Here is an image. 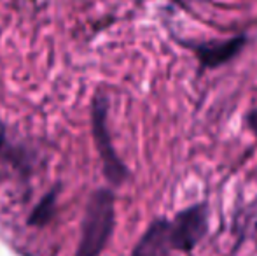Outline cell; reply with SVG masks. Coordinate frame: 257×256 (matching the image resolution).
I'll return each mask as SVG.
<instances>
[{
  "instance_id": "cell-1",
  "label": "cell",
  "mask_w": 257,
  "mask_h": 256,
  "mask_svg": "<svg viewBox=\"0 0 257 256\" xmlns=\"http://www.w3.org/2000/svg\"><path fill=\"white\" fill-rule=\"evenodd\" d=\"M115 198L107 188H100L89 197L81 223L75 256H100L108 244L115 225Z\"/></svg>"
},
{
  "instance_id": "cell-2",
  "label": "cell",
  "mask_w": 257,
  "mask_h": 256,
  "mask_svg": "<svg viewBox=\"0 0 257 256\" xmlns=\"http://www.w3.org/2000/svg\"><path fill=\"white\" fill-rule=\"evenodd\" d=\"M210 228V211L206 202L189 205L170 221V239L173 251L191 253L206 237Z\"/></svg>"
},
{
  "instance_id": "cell-3",
  "label": "cell",
  "mask_w": 257,
  "mask_h": 256,
  "mask_svg": "<svg viewBox=\"0 0 257 256\" xmlns=\"http://www.w3.org/2000/svg\"><path fill=\"white\" fill-rule=\"evenodd\" d=\"M107 99L105 97H96L93 100V135H95L96 149L102 158L103 174L110 185L121 186L126 179L130 178V170L121 158L117 156L114 146H112L110 133L107 128Z\"/></svg>"
},
{
  "instance_id": "cell-4",
  "label": "cell",
  "mask_w": 257,
  "mask_h": 256,
  "mask_svg": "<svg viewBox=\"0 0 257 256\" xmlns=\"http://www.w3.org/2000/svg\"><path fill=\"white\" fill-rule=\"evenodd\" d=\"M194 51L200 63V70H208V68H219L222 65L233 62L247 46V35H236L231 39H222V41H205L189 44Z\"/></svg>"
},
{
  "instance_id": "cell-5",
  "label": "cell",
  "mask_w": 257,
  "mask_h": 256,
  "mask_svg": "<svg viewBox=\"0 0 257 256\" xmlns=\"http://www.w3.org/2000/svg\"><path fill=\"white\" fill-rule=\"evenodd\" d=\"M172 251L170 219L156 218L133 247L132 256H172Z\"/></svg>"
},
{
  "instance_id": "cell-6",
  "label": "cell",
  "mask_w": 257,
  "mask_h": 256,
  "mask_svg": "<svg viewBox=\"0 0 257 256\" xmlns=\"http://www.w3.org/2000/svg\"><path fill=\"white\" fill-rule=\"evenodd\" d=\"M54 205H56V190H54V192H49L41 202H39V205L34 209L28 223H30V225H35V226H44L46 223H49L53 219Z\"/></svg>"
},
{
  "instance_id": "cell-7",
  "label": "cell",
  "mask_w": 257,
  "mask_h": 256,
  "mask_svg": "<svg viewBox=\"0 0 257 256\" xmlns=\"http://www.w3.org/2000/svg\"><path fill=\"white\" fill-rule=\"evenodd\" d=\"M245 121H247L248 128L252 130V133H254L255 139H257V107H254V109L248 111V114H247V118H245Z\"/></svg>"
},
{
  "instance_id": "cell-8",
  "label": "cell",
  "mask_w": 257,
  "mask_h": 256,
  "mask_svg": "<svg viewBox=\"0 0 257 256\" xmlns=\"http://www.w3.org/2000/svg\"><path fill=\"white\" fill-rule=\"evenodd\" d=\"M255 230H257V223H255Z\"/></svg>"
}]
</instances>
